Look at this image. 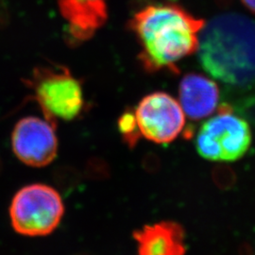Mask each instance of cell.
I'll list each match as a JSON object with an SVG mask.
<instances>
[{
	"label": "cell",
	"instance_id": "8992f818",
	"mask_svg": "<svg viewBox=\"0 0 255 255\" xmlns=\"http://www.w3.org/2000/svg\"><path fill=\"white\" fill-rule=\"evenodd\" d=\"M133 115L140 135L157 144L173 142L185 125V115L180 102L164 92H155L143 98Z\"/></svg>",
	"mask_w": 255,
	"mask_h": 255
},
{
	"label": "cell",
	"instance_id": "ba28073f",
	"mask_svg": "<svg viewBox=\"0 0 255 255\" xmlns=\"http://www.w3.org/2000/svg\"><path fill=\"white\" fill-rule=\"evenodd\" d=\"M180 104L192 120L208 118L219 108V85L202 74L188 73L179 86Z\"/></svg>",
	"mask_w": 255,
	"mask_h": 255
},
{
	"label": "cell",
	"instance_id": "5bb4252c",
	"mask_svg": "<svg viewBox=\"0 0 255 255\" xmlns=\"http://www.w3.org/2000/svg\"><path fill=\"white\" fill-rule=\"evenodd\" d=\"M6 9L4 7L3 2L0 0V27L4 25L5 21H6Z\"/></svg>",
	"mask_w": 255,
	"mask_h": 255
},
{
	"label": "cell",
	"instance_id": "30bf717a",
	"mask_svg": "<svg viewBox=\"0 0 255 255\" xmlns=\"http://www.w3.org/2000/svg\"><path fill=\"white\" fill-rule=\"evenodd\" d=\"M138 255H184L185 233L182 225L173 221H162L146 225L133 233Z\"/></svg>",
	"mask_w": 255,
	"mask_h": 255
},
{
	"label": "cell",
	"instance_id": "277c9868",
	"mask_svg": "<svg viewBox=\"0 0 255 255\" xmlns=\"http://www.w3.org/2000/svg\"><path fill=\"white\" fill-rule=\"evenodd\" d=\"M218 113L206 120L198 131L196 148L206 160L235 162L246 154L252 144V130L245 119L234 114L228 104L219 105Z\"/></svg>",
	"mask_w": 255,
	"mask_h": 255
},
{
	"label": "cell",
	"instance_id": "9a60e30c",
	"mask_svg": "<svg viewBox=\"0 0 255 255\" xmlns=\"http://www.w3.org/2000/svg\"><path fill=\"white\" fill-rule=\"evenodd\" d=\"M247 9L255 13V0H241Z\"/></svg>",
	"mask_w": 255,
	"mask_h": 255
},
{
	"label": "cell",
	"instance_id": "2e32d148",
	"mask_svg": "<svg viewBox=\"0 0 255 255\" xmlns=\"http://www.w3.org/2000/svg\"><path fill=\"white\" fill-rule=\"evenodd\" d=\"M253 252H252V249L249 246L243 247V252L242 254H240L241 255H252Z\"/></svg>",
	"mask_w": 255,
	"mask_h": 255
},
{
	"label": "cell",
	"instance_id": "9c48e42d",
	"mask_svg": "<svg viewBox=\"0 0 255 255\" xmlns=\"http://www.w3.org/2000/svg\"><path fill=\"white\" fill-rule=\"evenodd\" d=\"M70 36L83 42L90 39L108 18L106 0H58Z\"/></svg>",
	"mask_w": 255,
	"mask_h": 255
},
{
	"label": "cell",
	"instance_id": "8fae6325",
	"mask_svg": "<svg viewBox=\"0 0 255 255\" xmlns=\"http://www.w3.org/2000/svg\"><path fill=\"white\" fill-rule=\"evenodd\" d=\"M119 128L120 133L123 136V140L127 143L128 146L134 147L138 139L141 135L137 128L136 121H135L133 113L126 112L119 119Z\"/></svg>",
	"mask_w": 255,
	"mask_h": 255
},
{
	"label": "cell",
	"instance_id": "6da1fadb",
	"mask_svg": "<svg viewBox=\"0 0 255 255\" xmlns=\"http://www.w3.org/2000/svg\"><path fill=\"white\" fill-rule=\"evenodd\" d=\"M204 25L203 19L176 4L148 5L129 22L141 47L139 61L147 72H179L177 64L198 50Z\"/></svg>",
	"mask_w": 255,
	"mask_h": 255
},
{
	"label": "cell",
	"instance_id": "52a82bcc",
	"mask_svg": "<svg viewBox=\"0 0 255 255\" xmlns=\"http://www.w3.org/2000/svg\"><path fill=\"white\" fill-rule=\"evenodd\" d=\"M56 125L47 119L27 117L20 119L11 133V146L19 160L33 167L50 164L58 151Z\"/></svg>",
	"mask_w": 255,
	"mask_h": 255
},
{
	"label": "cell",
	"instance_id": "7c38bea8",
	"mask_svg": "<svg viewBox=\"0 0 255 255\" xmlns=\"http://www.w3.org/2000/svg\"><path fill=\"white\" fill-rule=\"evenodd\" d=\"M213 181L222 190H230L237 183V173L226 164H219L213 169Z\"/></svg>",
	"mask_w": 255,
	"mask_h": 255
},
{
	"label": "cell",
	"instance_id": "7a4b0ae2",
	"mask_svg": "<svg viewBox=\"0 0 255 255\" xmlns=\"http://www.w3.org/2000/svg\"><path fill=\"white\" fill-rule=\"evenodd\" d=\"M199 59L213 78L235 87L255 82V21L229 12L211 19L201 29Z\"/></svg>",
	"mask_w": 255,
	"mask_h": 255
},
{
	"label": "cell",
	"instance_id": "3957f363",
	"mask_svg": "<svg viewBox=\"0 0 255 255\" xmlns=\"http://www.w3.org/2000/svg\"><path fill=\"white\" fill-rule=\"evenodd\" d=\"M25 82L45 119L55 125L57 119H76L83 109L82 85L65 67H37Z\"/></svg>",
	"mask_w": 255,
	"mask_h": 255
},
{
	"label": "cell",
	"instance_id": "5b68a950",
	"mask_svg": "<svg viewBox=\"0 0 255 255\" xmlns=\"http://www.w3.org/2000/svg\"><path fill=\"white\" fill-rule=\"evenodd\" d=\"M60 194L42 183L21 188L13 197L9 217L15 232L26 237H45L52 233L64 216Z\"/></svg>",
	"mask_w": 255,
	"mask_h": 255
},
{
	"label": "cell",
	"instance_id": "4fadbf2b",
	"mask_svg": "<svg viewBox=\"0 0 255 255\" xmlns=\"http://www.w3.org/2000/svg\"><path fill=\"white\" fill-rule=\"evenodd\" d=\"M87 174L93 179H101L108 176V166L100 159H93L87 164Z\"/></svg>",
	"mask_w": 255,
	"mask_h": 255
}]
</instances>
